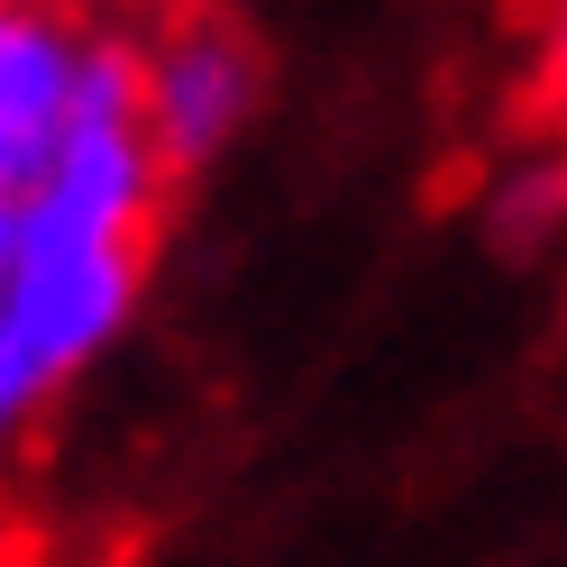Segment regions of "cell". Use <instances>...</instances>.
Wrapping results in <instances>:
<instances>
[{
  "label": "cell",
  "mask_w": 567,
  "mask_h": 567,
  "mask_svg": "<svg viewBox=\"0 0 567 567\" xmlns=\"http://www.w3.org/2000/svg\"><path fill=\"white\" fill-rule=\"evenodd\" d=\"M10 266H19V202H0V293H10Z\"/></svg>",
  "instance_id": "obj_5"
},
{
  "label": "cell",
  "mask_w": 567,
  "mask_h": 567,
  "mask_svg": "<svg viewBox=\"0 0 567 567\" xmlns=\"http://www.w3.org/2000/svg\"><path fill=\"white\" fill-rule=\"evenodd\" d=\"M0 10H10V0H0Z\"/></svg>",
  "instance_id": "obj_6"
},
{
  "label": "cell",
  "mask_w": 567,
  "mask_h": 567,
  "mask_svg": "<svg viewBox=\"0 0 567 567\" xmlns=\"http://www.w3.org/2000/svg\"><path fill=\"white\" fill-rule=\"evenodd\" d=\"M540 83L567 101V0H549V10H540Z\"/></svg>",
  "instance_id": "obj_4"
},
{
  "label": "cell",
  "mask_w": 567,
  "mask_h": 567,
  "mask_svg": "<svg viewBox=\"0 0 567 567\" xmlns=\"http://www.w3.org/2000/svg\"><path fill=\"white\" fill-rule=\"evenodd\" d=\"M494 238L504 247H549L558 229H567V165H522L504 193H494Z\"/></svg>",
  "instance_id": "obj_3"
},
{
  "label": "cell",
  "mask_w": 567,
  "mask_h": 567,
  "mask_svg": "<svg viewBox=\"0 0 567 567\" xmlns=\"http://www.w3.org/2000/svg\"><path fill=\"white\" fill-rule=\"evenodd\" d=\"M266 101V64L247 47V28L220 10H184L156 28V47H137V111H147L156 165H210L229 156V137H247Z\"/></svg>",
  "instance_id": "obj_1"
},
{
  "label": "cell",
  "mask_w": 567,
  "mask_h": 567,
  "mask_svg": "<svg viewBox=\"0 0 567 567\" xmlns=\"http://www.w3.org/2000/svg\"><path fill=\"white\" fill-rule=\"evenodd\" d=\"M92 64V19L64 0H10L0 10V202H28L64 156Z\"/></svg>",
  "instance_id": "obj_2"
}]
</instances>
